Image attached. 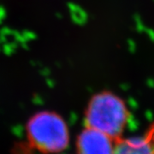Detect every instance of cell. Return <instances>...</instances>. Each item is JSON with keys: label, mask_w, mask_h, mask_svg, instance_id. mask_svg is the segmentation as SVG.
Masks as SVG:
<instances>
[{"label": "cell", "mask_w": 154, "mask_h": 154, "mask_svg": "<svg viewBox=\"0 0 154 154\" xmlns=\"http://www.w3.org/2000/svg\"><path fill=\"white\" fill-rule=\"evenodd\" d=\"M130 117L126 102L115 93L104 90L90 99L85 111V122L116 140L122 134Z\"/></svg>", "instance_id": "obj_1"}, {"label": "cell", "mask_w": 154, "mask_h": 154, "mask_svg": "<svg viewBox=\"0 0 154 154\" xmlns=\"http://www.w3.org/2000/svg\"><path fill=\"white\" fill-rule=\"evenodd\" d=\"M27 134L30 143L43 153H60L69 142L67 123L53 112L43 111L35 114L28 121Z\"/></svg>", "instance_id": "obj_2"}, {"label": "cell", "mask_w": 154, "mask_h": 154, "mask_svg": "<svg viewBox=\"0 0 154 154\" xmlns=\"http://www.w3.org/2000/svg\"><path fill=\"white\" fill-rule=\"evenodd\" d=\"M115 140L91 128H86L76 141L77 154H113Z\"/></svg>", "instance_id": "obj_3"}, {"label": "cell", "mask_w": 154, "mask_h": 154, "mask_svg": "<svg viewBox=\"0 0 154 154\" xmlns=\"http://www.w3.org/2000/svg\"><path fill=\"white\" fill-rule=\"evenodd\" d=\"M113 154H154V123L142 135L116 140Z\"/></svg>", "instance_id": "obj_4"}]
</instances>
